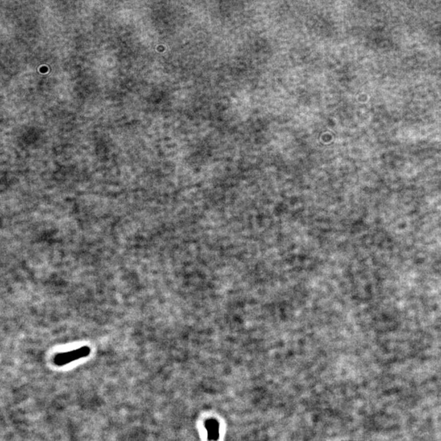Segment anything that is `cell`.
Wrapping results in <instances>:
<instances>
[{"label": "cell", "mask_w": 441, "mask_h": 441, "mask_svg": "<svg viewBox=\"0 0 441 441\" xmlns=\"http://www.w3.org/2000/svg\"><path fill=\"white\" fill-rule=\"evenodd\" d=\"M209 440H217L219 436V424L214 419L207 421L205 424Z\"/></svg>", "instance_id": "2"}, {"label": "cell", "mask_w": 441, "mask_h": 441, "mask_svg": "<svg viewBox=\"0 0 441 441\" xmlns=\"http://www.w3.org/2000/svg\"><path fill=\"white\" fill-rule=\"evenodd\" d=\"M89 354H90V348L88 346H83L80 349L57 354L54 358V363L57 366H62L81 358L87 357Z\"/></svg>", "instance_id": "1"}]
</instances>
